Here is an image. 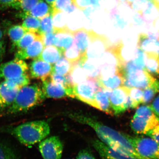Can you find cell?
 I'll return each mask as SVG.
<instances>
[{
  "instance_id": "1",
  "label": "cell",
  "mask_w": 159,
  "mask_h": 159,
  "mask_svg": "<svg viewBox=\"0 0 159 159\" xmlns=\"http://www.w3.org/2000/svg\"><path fill=\"white\" fill-rule=\"evenodd\" d=\"M69 116L80 123L90 126L97 133L100 141L112 148L137 159H145L137 153L129 140L127 135L114 130L83 114L71 113Z\"/></svg>"
},
{
  "instance_id": "2",
  "label": "cell",
  "mask_w": 159,
  "mask_h": 159,
  "mask_svg": "<svg viewBox=\"0 0 159 159\" xmlns=\"http://www.w3.org/2000/svg\"><path fill=\"white\" fill-rule=\"evenodd\" d=\"M8 132L21 144L30 147L42 142L48 136L50 127L46 121L39 120L23 123L9 129Z\"/></svg>"
},
{
  "instance_id": "3",
  "label": "cell",
  "mask_w": 159,
  "mask_h": 159,
  "mask_svg": "<svg viewBox=\"0 0 159 159\" xmlns=\"http://www.w3.org/2000/svg\"><path fill=\"white\" fill-rule=\"evenodd\" d=\"M45 98L42 89L38 84L26 86L20 89L8 112L16 114L27 111L39 105Z\"/></svg>"
},
{
  "instance_id": "4",
  "label": "cell",
  "mask_w": 159,
  "mask_h": 159,
  "mask_svg": "<svg viewBox=\"0 0 159 159\" xmlns=\"http://www.w3.org/2000/svg\"><path fill=\"white\" fill-rule=\"evenodd\" d=\"M127 137L135 150L145 159H159V145L151 137Z\"/></svg>"
},
{
  "instance_id": "5",
  "label": "cell",
  "mask_w": 159,
  "mask_h": 159,
  "mask_svg": "<svg viewBox=\"0 0 159 159\" xmlns=\"http://www.w3.org/2000/svg\"><path fill=\"white\" fill-rule=\"evenodd\" d=\"M100 88L97 80L88 79L73 87L74 98L94 107L95 95Z\"/></svg>"
},
{
  "instance_id": "6",
  "label": "cell",
  "mask_w": 159,
  "mask_h": 159,
  "mask_svg": "<svg viewBox=\"0 0 159 159\" xmlns=\"http://www.w3.org/2000/svg\"><path fill=\"white\" fill-rule=\"evenodd\" d=\"M89 31L90 39L87 51V57L99 60L113 44L105 35L97 34L92 30Z\"/></svg>"
},
{
  "instance_id": "7",
  "label": "cell",
  "mask_w": 159,
  "mask_h": 159,
  "mask_svg": "<svg viewBox=\"0 0 159 159\" xmlns=\"http://www.w3.org/2000/svg\"><path fill=\"white\" fill-rule=\"evenodd\" d=\"M29 66L24 60L15 58L0 65V82L28 74Z\"/></svg>"
},
{
  "instance_id": "8",
  "label": "cell",
  "mask_w": 159,
  "mask_h": 159,
  "mask_svg": "<svg viewBox=\"0 0 159 159\" xmlns=\"http://www.w3.org/2000/svg\"><path fill=\"white\" fill-rule=\"evenodd\" d=\"M39 150L43 159H60L63 145L58 137L52 136L40 142Z\"/></svg>"
},
{
  "instance_id": "9",
  "label": "cell",
  "mask_w": 159,
  "mask_h": 159,
  "mask_svg": "<svg viewBox=\"0 0 159 159\" xmlns=\"http://www.w3.org/2000/svg\"><path fill=\"white\" fill-rule=\"evenodd\" d=\"M123 77L124 78L123 86L143 89L152 84L157 79L152 77L148 71L139 69Z\"/></svg>"
},
{
  "instance_id": "10",
  "label": "cell",
  "mask_w": 159,
  "mask_h": 159,
  "mask_svg": "<svg viewBox=\"0 0 159 159\" xmlns=\"http://www.w3.org/2000/svg\"><path fill=\"white\" fill-rule=\"evenodd\" d=\"M73 87H66L53 81L51 77L43 80L42 90L46 97L60 99L66 97L74 98Z\"/></svg>"
},
{
  "instance_id": "11",
  "label": "cell",
  "mask_w": 159,
  "mask_h": 159,
  "mask_svg": "<svg viewBox=\"0 0 159 159\" xmlns=\"http://www.w3.org/2000/svg\"><path fill=\"white\" fill-rule=\"evenodd\" d=\"M128 95V88L126 87H120L112 91L110 100L114 114L119 115L127 110L125 104Z\"/></svg>"
},
{
  "instance_id": "12",
  "label": "cell",
  "mask_w": 159,
  "mask_h": 159,
  "mask_svg": "<svg viewBox=\"0 0 159 159\" xmlns=\"http://www.w3.org/2000/svg\"><path fill=\"white\" fill-rule=\"evenodd\" d=\"M30 76L32 78L44 80L51 77L53 66L38 58H34L29 66Z\"/></svg>"
},
{
  "instance_id": "13",
  "label": "cell",
  "mask_w": 159,
  "mask_h": 159,
  "mask_svg": "<svg viewBox=\"0 0 159 159\" xmlns=\"http://www.w3.org/2000/svg\"><path fill=\"white\" fill-rule=\"evenodd\" d=\"M45 48L42 36L38 34L36 39L25 48L17 50L15 54V58L25 60L37 58Z\"/></svg>"
},
{
  "instance_id": "14",
  "label": "cell",
  "mask_w": 159,
  "mask_h": 159,
  "mask_svg": "<svg viewBox=\"0 0 159 159\" xmlns=\"http://www.w3.org/2000/svg\"><path fill=\"white\" fill-rule=\"evenodd\" d=\"M92 145L102 159H137L114 149L97 139L92 141Z\"/></svg>"
},
{
  "instance_id": "15",
  "label": "cell",
  "mask_w": 159,
  "mask_h": 159,
  "mask_svg": "<svg viewBox=\"0 0 159 159\" xmlns=\"http://www.w3.org/2000/svg\"><path fill=\"white\" fill-rule=\"evenodd\" d=\"M159 125V119H148L134 115L131 120L132 130L137 134H146Z\"/></svg>"
},
{
  "instance_id": "16",
  "label": "cell",
  "mask_w": 159,
  "mask_h": 159,
  "mask_svg": "<svg viewBox=\"0 0 159 159\" xmlns=\"http://www.w3.org/2000/svg\"><path fill=\"white\" fill-rule=\"evenodd\" d=\"M54 32V45L62 51L63 54L74 43V31L67 27Z\"/></svg>"
},
{
  "instance_id": "17",
  "label": "cell",
  "mask_w": 159,
  "mask_h": 159,
  "mask_svg": "<svg viewBox=\"0 0 159 159\" xmlns=\"http://www.w3.org/2000/svg\"><path fill=\"white\" fill-rule=\"evenodd\" d=\"M74 42L80 52L81 58L87 57V51L90 39L89 31L81 28L74 31Z\"/></svg>"
},
{
  "instance_id": "18",
  "label": "cell",
  "mask_w": 159,
  "mask_h": 159,
  "mask_svg": "<svg viewBox=\"0 0 159 159\" xmlns=\"http://www.w3.org/2000/svg\"><path fill=\"white\" fill-rule=\"evenodd\" d=\"M89 79H97L100 76V67L99 60L91 59L85 57L79 61Z\"/></svg>"
},
{
  "instance_id": "19",
  "label": "cell",
  "mask_w": 159,
  "mask_h": 159,
  "mask_svg": "<svg viewBox=\"0 0 159 159\" xmlns=\"http://www.w3.org/2000/svg\"><path fill=\"white\" fill-rule=\"evenodd\" d=\"M137 47L145 53H155L159 55V41L150 39L146 33H141L139 34Z\"/></svg>"
},
{
  "instance_id": "20",
  "label": "cell",
  "mask_w": 159,
  "mask_h": 159,
  "mask_svg": "<svg viewBox=\"0 0 159 159\" xmlns=\"http://www.w3.org/2000/svg\"><path fill=\"white\" fill-rule=\"evenodd\" d=\"M52 11L51 6L45 2L43 0H42L31 11L28 12H21L18 16L19 17L22 19L26 16H30L41 20L47 16L51 14Z\"/></svg>"
},
{
  "instance_id": "21",
  "label": "cell",
  "mask_w": 159,
  "mask_h": 159,
  "mask_svg": "<svg viewBox=\"0 0 159 159\" xmlns=\"http://www.w3.org/2000/svg\"><path fill=\"white\" fill-rule=\"evenodd\" d=\"M19 90L9 85L6 81L0 82V98L6 107L13 103Z\"/></svg>"
},
{
  "instance_id": "22",
  "label": "cell",
  "mask_w": 159,
  "mask_h": 159,
  "mask_svg": "<svg viewBox=\"0 0 159 159\" xmlns=\"http://www.w3.org/2000/svg\"><path fill=\"white\" fill-rule=\"evenodd\" d=\"M124 78L120 71L111 77L106 78L99 77L97 79V83L99 86L102 89H107L113 90L123 86Z\"/></svg>"
},
{
  "instance_id": "23",
  "label": "cell",
  "mask_w": 159,
  "mask_h": 159,
  "mask_svg": "<svg viewBox=\"0 0 159 159\" xmlns=\"http://www.w3.org/2000/svg\"><path fill=\"white\" fill-rule=\"evenodd\" d=\"M66 77L69 84L72 86L77 85L89 79L79 61L73 65L71 70Z\"/></svg>"
},
{
  "instance_id": "24",
  "label": "cell",
  "mask_w": 159,
  "mask_h": 159,
  "mask_svg": "<svg viewBox=\"0 0 159 159\" xmlns=\"http://www.w3.org/2000/svg\"><path fill=\"white\" fill-rule=\"evenodd\" d=\"M94 101V107L105 112L109 115H114V111L111 106L109 97L106 95L101 88L97 91L95 95Z\"/></svg>"
},
{
  "instance_id": "25",
  "label": "cell",
  "mask_w": 159,
  "mask_h": 159,
  "mask_svg": "<svg viewBox=\"0 0 159 159\" xmlns=\"http://www.w3.org/2000/svg\"><path fill=\"white\" fill-rule=\"evenodd\" d=\"M63 55L62 51L55 46L45 47L37 58L51 64H54Z\"/></svg>"
},
{
  "instance_id": "26",
  "label": "cell",
  "mask_w": 159,
  "mask_h": 159,
  "mask_svg": "<svg viewBox=\"0 0 159 159\" xmlns=\"http://www.w3.org/2000/svg\"><path fill=\"white\" fill-rule=\"evenodd\" d=\"M141 16L147 22H153L159 16V9L153 0H148L145 4Z\"/></svg>"
},
{
  "instance_id": "27",
  "label": "cell",
  "mask_w": 159,
  "mask_h": 159,
  "mask_svg": "<svg viewBox=\"0 0 159 159\" xmlns=\"http://www.w3.org/2000/svg\"><path fill=\"white\" fill-rule=\"evenodd\" d=\"M146 54L145 70L150 74H159V55L152 53H145Z\"/></svg>"
},
{
  "instance_id": "28",
  "label": "cell",
  "mask_w": 159,
  "mask_h": 159,
  "mask_svg": "<svg viewBox=\"0 0 159 159\" xmlns=\"http://www.w3.org/2000/svg\"><path fill=\"white\" fill-rule=\"evenodd\" d=\"M73 64L66 58L62 56L53 66V72L66 76L70 71Z\"/></svg>"
},
{
  "instance_id": "29",
  "label": "cell",
  "mask_w": 159,
  "mask_h": 159,
  "mask_svg": "<svg viewBox=\"0 0 159 159\" xmlns=\"http://www.w3.org/2000/svg\"><path fill=\"white\" fill-rule=\"evenodd\" d=\"M27 32L28 31L20 25H14L9 28L8 34L13 48H15L16 44Z\"/></svg>"
},
{
  "instance_id": "30",
  "label": "cell",
  "mask_w": 159,
  "mask_h": 159,
  "mask_svg": "<svg viewBox=\"0 0 159 159\" xmlns=\"http://www.w3.org/2000/svg\"><path fill=\"white\" fill-rule=\"evenodd\" d=\"M64 11L57 9H52V15L54 31L67 27Z\"/></svg>"
},
{
  "instance_id": "31",
  "label": "cell",
  "mask_w": 159,
  "mask_h": 159,
  "mask_svg": "<svg viewBox=\"0 0 159 159\" xmlns=\"http://www.w3.org/2000/svg\"><path fill=\"white\" fill-rule=\"evenodd\" d=\"M63 55L73 65L79 62L81 58L80 52L74 42L70 47L66 49Z\"/></svg>"
},
{
  "instance_id": "32",
  "label": "cell",
  "mask_w": 159,
  "mask_h": 159,
  "mask_svg": "<svg viewBox=\"0 0 159 159\" xmlns=\"http://www.w3.org/2000/svg\"><path fill=\"white\" fill-rule=\"evenodd\" d=\"M22 26L28 31L38 33L40 27V20L33 16H28L23 18Z\"/></svg>"
},
{
  "instance_id": "33",
  "label": "cell",
  "mask_w": 159,
  "mask_h": 159,
  "mask_svg": "<svg viewBox=\"0 0 159 159\" xmlns=\"http://www.w3.org/2000/svg\"><path fill=\"white\" fill-rule=\"evenodd\" d=\"M159 93V80H156L155 82L143 90V103H149L155 95Z\"/></svg>"
},
{
  "instance_id": "34",
  "label": "cell",
  "mask_w": 159,
  "mask_h": 159,
  "mask_svg": "<svg viewBox=\"0 0 159 159\" xmlns=\"http://www.w3.org/2000/svg\"><path fill=\"white\" fill-rule=\"evenodd\" d=\"M42 0H19L14 3L11 8L22 11V12H28L39 3Z\"/></svg>"
},
{
  "instance_id": "35",
  "label": "cell",
  "mask_w": 159,
  "mask_h": 159,
  "mask_svg": "<svg viewBox=\"0 0 159 159\" xmlns=\"http://www.w3.org/2000/svg\"><path fill=\"white\" fill-rule=\"evenodd\" d=\"M38 36V34H36L35 32L28 31L17 43L15 48H17V50L25 48L36 39Z\"/></svg>"
},
{
  "instance_id": "36",
  "label": "cell",
  "mask_w": 159,
  "mask_h": 159,
  "mask_svg": "<svg viewBox=\"0 0 159 159\" xmlns=\"http://www.w3.org/2000/svg\"><path fill=\"white\" fill-rule=\"evenodd\" d=\"M54 31L51 14L48 15L40 20V27L38 34L43 35L48 32Z\"/></svg>"
},
{
  "instance_id": "37",
  "label": "cell",
  "mask_w": 159,
  "mask_h": 159,
  "mask_svg": "<svg viewBox=\"0 0 159 159\" xmlns=\"http://www.w3.org/2000/svg\"><path fill=\"white\" fill-rule=\"evenodd\" d=\"M6 81L9 85L19 89L29 85L30 83V77L28 74H24L19 77L13 79L7 80Z\"/></svg>"
},
{
  "instance_id": "38",
  "label": "cell",
  "mask_w": 159,
  "mask_h": 159,
  "mask_svg": "<svg viewBox=\"0 0 159 159\" xmlns=\"http://www.w3.org/2000/svg\"><path fill=\"white\" fill-rule=\"evenodd\" d=\"M135 115L148 119H158L154 113L152 109L149 106H142L140 107L137 109Z\"/></svg>"
},
{
  "instance_id": "39",
  "label": "cell",
  "mask_w": 159,
  "mask_h": 159,
  "mask_svg": "<svg viewBox=\"0 0 159 159\" xmlns=\"http://www.w3.org/2000/svg\"><path fill=\"white\" fill-rule=\"evenodd\" d=\"M146 54L145 52L137 48L136 54L133 61L134 65L139 70H145Z\"/></svg>"
},
{
  "instance_id": "40",
  "label": "cell",
  "mask_w": 159,
  "mask_h": 159,
  "mask_svg": "<svg viewBox=\"0 0 159 159\" xmlns=\"http://www.w3.org/2000/svg\"><path fill=\"white\" fill-rule=\"evenodd\" d=\"M0 159H18L14 151L2 142H0Z\"/></svg>"
},
{
  "instance_id": "41",
  "label": "cell",
  "mask_w": 159,
  "mask_h": 159,
  "mask_svg": "<svg viewBox=\"0 0 159 159\" xmlns=\"http://www.w3.org/2000/svg\"><path fill=\"white\" fill-rule=\"evenodd\" d=\"M128 94L129 97L138 105L143 102V91L137 88H128Z\"/></svg>"
},
{
  "instance_id": "42",
  "label": "cell",
  "mask_w": 159,
  "mask_h": 159,
  "mask_svg": "<svg viewBox=\"0 0 159 159\" xmlns=\"http://www.w3.org/2000/svg\"><path fill=\"white\" fill-rule=\"evenodd\" d=\"M51 77V80L54 82L61 84L66 87H68L71 86L69 84L66 76L59 75L54 72H52Z\"/></svg>"
},
{
  "instance_id": "43",
  "label": "cell",
  "mask_w": 159,
  "mask_h": 159,
  "mask_svg": "<svg viewBox=\"0 0 159 159\" xmlns=\"http://www.w3.org/2000/svg\"><path fill=\"white\" fill-rule=\"evenodd\" d=\"M73 0H56L52 9H57L63 11L64 9L73 4Z\"/></svg>"
},
{
  "instance_id": "44",
  "label": "cell",
  "mask_w": 159,
  "mask_h": 159,
  "mask_svg": "<svg viewBox=\"0 0 159 159\" xmlns=\"http://www.w3.org/2000/svg\"><path fill=\"white\" fill-rule=\"evenodd\" d=\"M74 6L81 11H84L92 5V0H73Z\"/></svg>"
},
{
  "instance_id": "45",
  "label": "cell",
  "mask_w": 159,
  "mask_h": 159,
  "mask_svg": "<svg viewBox=\"0 0 159 159\" xmlns=\"http://www.w3.org/2000/svg\"><path fill=\"white\" fill-rule=\"evenodd\" d=\"M54 31H52L41 35L45 47L54 45Z\"/></svg>"
},
{
  "instance_id": "46",
  "label": "cell",
  "mask_w": 159,
  "mask_h": 159,
  "mask_svg": "<svg viewBox=\"0 0 159 159\" xmlns=\"http://www.w3.org/2000/svg\"><path fill=\"white\" fill-rule=\"evenodd\" d=\"M77 159H96L90 151L87 149L80 150L77 155Z\"/></svg>"
},
{
  "instance_id": "47",
  "label": "cell",
  "mask_w": 159,
  "mask_h": 159,
  "mask_svg": "<svg viewBox=\"0 0 159 159\" xmlns=\"http://www.w3.org/2000/svg\"><path fill=\"white\" fill-rule=\"evenodd\" d=\"M146 135L154 139L159 145V125L148 132Z\"/></svg>"
},
{
  "instance_id": "48",
  "label": "cell",
  "mask_w": 159,
  "mask_h": 159,
  "mask_svg": "<svg viewBox=\"0 0 159 159\" xmlns=\"http://www.w3.org/2000/svg\"><path fill=\"white\" fill-rule=\"evenodd\" d=\"M19 0H0V9L4 10L10 8L11 6Z\"/></svg>"
},
{
  "instance_id": "49",
  "label": "cell",
  "mask_w": 159,
  "mask_h": 159,
  "mask_svg": "<svg viewBox=\"0 0 159 159\" xmlns=\"http://www.w3.org/2000/svg\"><path fill=\"white\" fill-rule=\"evenodd\" d=\"M147 34L150 39L155 41H159V31L154 27L150 29V30L148 31Z\"/></svg>"
},
{
  "instance_id": "50",
  "label": "cell",
  "mask_w": 159,
  "mask_h": 159,
  "mask_svg": "<svg viewBox=\"0 0 159 159\" xmlns=\"http://www.w3.org/2000/svg\"><path fill=\"white\" fill-rule=\"evenodd\" d=\"M150 107L156 116L159 119V96L154 100Z\"/></svg>"
},
{
  "instance_id": "51",
  "label": "cell",
  "mask_w": 159,
  "mask_h": 159,
  "mask_svg": "<svg viewBox=\"0 0 159 159\" xmlns=\"http://www.w3.org/2000/svg\"><path fill=\"white\" fill-rule=\"evenodd\" d=\"M6 43L3 40H0V61L3 58L6 52Z\"/></svg>"
},
{
  "instance_id": "52",
  "label": "cell",
  "mask_w": 159,
  "mask_h": 159,
  "mask_svg": "<svg viewBox=\"0 0 159 159\" xmlns=\"http://www.w3.org/2000/svg\"><path fill=\"white\" fill-rule=\"evenodd\" d=\"M134 22L137 24V25H142L144 23V19L140 14H136L134 16Z\"/></svg>"
},
{
  "instance_id": "53",
  "label": "cell",
  "mask_w": 159,
  "mask_h": 159,
  "mask_svg": "<svg viewBox=\"0 0 159 159\" xmlns=\"http://www.w3.org/2000/svg\"><path fill=\"white\" fill-rule=\"evenodd\" d=\"M75 6H74V4H72L70 6H68L67 7L64 9L63 11L64 12H66V13H71L75 10Z\"/></svg>"
},
{
  "instance_id": "54",
  "label": "cell",
  "mask_w": 159,
  "mask_h": 159,
  "mask_svg": "<svg viewBox=\"0 0 159 159\" xmlns=\"http://www.w3.org/2000/svg\"><path fill=\"white\" fill-rule=\"evenodd\" d=\"M153 26L159 31V16L153 22Z\"/></svg>"
},
{
  "instance_id": "55",
  "label": "cell",
  "mask_w": 159,
  "mask_h": 159,
  "mask_svg": "<svg viewBox=\"0 0 159 159\" xmlns=\"http://www.w3.org/2000/svg\"><path fill=\"white\" fill-rule=\"evenodd\" d=\"M137 1H138V0H125V2L129 7H131L132 5L134 3L137 2Z\"/></svg>"
},
{
  "instance_id": "56",
  "label": "cell",
  "mask_w": 159,
  "mask_h": 159,
  "mask_svg": "<svg viewBox=\"0 0 159 159\" xmlns=\"http://www.w3.org/2000/svg\"><path fill=\"white\" fill-rule=\"evenodd\" d=\"M48 4L51 7H53L56 2V0H45Z\"/></svg>"
},
{
  "instance_id": "57",
  "label": "cell",
  "mask_w": 159,
  "mask_h": 159,
  "mask_svg": "<svg viewBox=\"0 0 159 159\" xmlns=\"http://www.w3.org/2000/svg\"><path fill=\"white\" fill-rule=\"evenodd\" d=\"M6 107V106L5 105L2 101V99L0 98V111L2 110L3 109H4Z\"/></svg>"
},
{
  "instance_id": "58",
  "label": "cell",
  "mask_w": 159,
  "mask_h": 159,
  "mask_svg": "<svg viewBox=\"0 0 159 159\" xmlns=\"http://www.w3.org/2000/svg\"><path fill=\"white\" fill-rule=\"evenodd\" d=\"M4 33H5V32H4V30L0 28V40L2 39L4 35Z\"/></svg>"
},
{
  "instance_id": "59",
  "label": "cell",
  "mask_w": 159,
  "mask_h": 159,
  "mask_svg": "<svg viewBox=\"0 0 159 159\" xmlns=\"http://www.w3.org/2000/svg\"><path fill=\"white\" fill-rule=\"evenodd\" d=\"M119 3H122V2H125V0H116Z\"/></svg>"
}]
</instances>
